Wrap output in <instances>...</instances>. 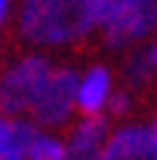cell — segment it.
Instances as JSON below:
<instances>
[{"label": "cell", "mask_w": 157, "mask_h": 160, "mask_svg": "<svg viewBox=\"0 0 157 160\" xmlns=\"http://www.w3.org/2000/svg\"><path fill=\"white\" fill-rule=\"evenodd\" d=\"M19 28L31 43H71L89 28V0H28L22 6Z\"/></svg>", "instance_id": "obj_1"}, {"label": "cell", "mask_w": 157, "mask_h": 160, "mask_svg": "<svg viewBox=\"0 0 157 160\" xmlns=\"http://www.w3.org/2000/svg\"><path fill=\"white\" fill-rule=\"evenodd\" d=\"M93 28H105L108 46L123 49L136 40H145L157 28L154 0H89Z\"/></svg>", "instance_id": "obj_2"}, {"label": "cell", "mask_w": 157, "mask_h": 160, "mask_svg": "<svg viewBox=\"0 0 157 160\" xmlns=\"http://www.w3.org/2000/svg\"><path fill=\"white\" fill-rule=\"evenodd\" d=\"M49 77H53V65L43 56H28L19 65H13L0 80V114L34 111Z\"/></svg>", "instance_id": "obj_3"}, {"label": "cell", "mask_w": 157, "mask_h": 160, "mask_svg": "<svg viewBox=\"0 0 157 160\" xmlns=\"http://www.w3.org/2000/svg\"><path fill=\"white\" fill-rule=\"evenodd\" d=\"M77 86L80 74L74 68H53V77L46 83L40 102L34 105V117L40 126H62L71 117V111L77 105Z\"/></svg>", "instance_id": "obj_4"}, {"label": "cell", "mask_w": 157, "mask_h": 160, "mask_svg": "<svg viewBox=\"0 0 157 160\" xmlns=\"http://www.w3.org/2000/svg\"><path fill=\"white\" fill-rule=\"evenodd\" d=\"M99 160H157V136L148 126H123L108 136Z\"/></svg>", "instance_id": "obj_5"}, {"label": "cell", "mask_w": 157, "mask_h": 160, "mask_svg": "<svg viewBox=\"0 0 157 160\" xmlns=\"http://www.w3.org/2000/svg\"><path fill=\"white\" fill-rule=\"evenodd\" d=\"M108 96H111V74H108V68H89V71L80 77V86H77L80 111H83L86 117L102 114Z\"/></svg>", "instance_id": "obj_6"}, {"label": "cell", "mask_w": 157, "mask_h": 160, "mask_svg": "<svg viewBox=\"0 0 157 160\" xmlns=\"http://www.w3.org/2000/svg\"><path fill=\"white\" fill-rule=\"evenodd\" d=\"M105 139H108V117L96 114V117H86L83 123H77L74 136L65 148L68 151H102Z\"/></svg>", "instance_id": "obj_7"}, {"label": "cell", "mask_w": 157, "mask_h": 160, "mask_svg": "<svg viewBox=\"0 0 157 160\" xmlns=\"http://www.w3.org/2000/svg\"><path fill=\"white\" fill-rule=\"evenodd\" d=\"M37 136H40V132L31 126V123H25V120L9 123V142L0 148V160H25L28 145L37 139Z\"/></svg>", "instance_id": "obj_8"}, {"label": "cell", "mask_w": 157, "mask_h": 160, "mask_svg": "<svg viewBox=\"0 0 157 160\" xmlns=\"http://www.w3.org/2000/svg\"><path fill=\"white\" fill-rule=\"evenodd\" d=\"M154 77V62H151V49H142L136 52L133 59L126 62V68H123V80H126V86L129 89H142V86H148Z\"/></svg>", "instance_id": "obj_9"}, {"label": "cell", "mask_w": 157, "mask_h": 160, "mask_svg": "<svg viewBox=\"0 0 157 160\" xmlns=\"http://www.w3.org/2000/svg\"><path fill=\"white\" fill-rule=\"evenodd\" d=\"M62 157H65V145L53 136H37L25 154V160H62Z\"/></svg>", "instance_id": "obj_10"}, {"label": "cell", "mask_w": 157, "mask_h": 160, "mask_svg": "<svg viewBox=\"0 0 157 160\" xmlns=\"http://www.w3.org/2000/svg\"><path fill=\"white\" fill-rule=\"evenodd\" d=\"M105 105H111V114H126L129 111V92H111Z\"/></svg>", "instance_id": "obj_11"}, {"label": "cell", "mask_w": 157, "mask_h": 160, "mask_svg": "<svg viewBox=\"0 0 157 160\" xmlns=\"http://www.w3.org/2000/svg\"><path fill=\"white\" fill-rule=\"evenodd\" d=\"M62 160H99V151H68L65 148V157Z\"/></svg>", "instance_id": "obj_12"}, {"label": "cell", "mask_w": 157, "mask_h": 160, "mask_svg": "<svg viewBox=\"0 0 157 160\" xmlns=\"http://www.w3.org/2000/svg\"><path fill=\"white\" fill-rule=\"evenodd\" d=\"M6 142H9V120L0 117V148H3Z\"/></svg>", "instance_id": "obj_13"}, {"label": "cell", "mask_w": 157, "mask_h": 160, "mask_svg": "<svg viewBox=\"0 0 157 160\" xmlns=\"http://www.w3.org/2000/svg\"><path fill=\"white\" fill-rule=\"evenodd\" d=\"M6 16H9V3H6V0H0V25L6 22Z\"/></svg>", "instance_id": "obj_14"}, {"label": "cell", "mask_w": 157, "mask_h": 160, "mask_svg": "<svg viewBox=\"0 0 157 160\" xmlns=\"http://www.w3.org/2000/svg\"><path fill=\"white\" fill-rule=\"evenodd\" d=\"M151 62H154V71H157V46H151Z\"/></svg>", "instance_id": "obj_15"}, {"label": "cell", "mask_w": 157, "mask_h": 160, "mask_svg": "<svg viewBox=\"0 0 157 160\" xmlns=\"http://www.w3.org/2000/svg\"><path fill=\"white\" fill-rule=\"evenodd\" d=\"M154 136H157V120H154Z\"/></svg>", "instance_id": "obj_16"}]
</instances>
